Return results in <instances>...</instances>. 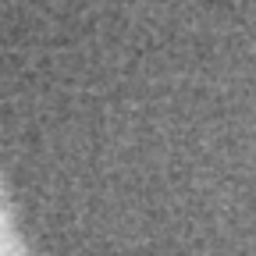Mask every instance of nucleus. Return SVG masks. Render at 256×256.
<instances>
[{
  "instance_id": "f257e3e1",
  "label": "nucleus",
  "mask_w": 256,
  "mask_h": 256,
  "mask_svg": "<svg viewBox=\"0 0 256 256\" xmlns=\"http://www.w3.org/2000/svg\"><path fill=\"white\" fill-rule=\"evenodd\" d=\"M0 256H25V246H22V235L14 232V220H11V206H8L4 188H0Z\"/></svg>"
}]
</instances>
